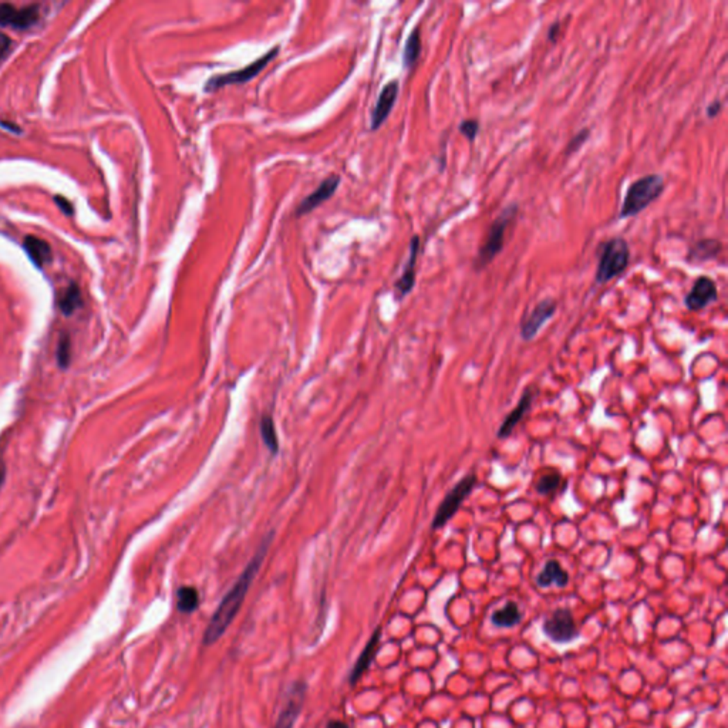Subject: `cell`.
Returning a JSON list of instances; mask_svg holds the SVG:
<instances>
[{
    "label": "cell",
    "mask_w": 728,
    "mask_h": 728,
    "mask_svg": "<svg viewBox=\"0 0 728 728\" xmlns=\"http://www.w3.org/2000/svg\"><path fill=\"white\" fill-rule=\"evenodd\" d=\"M271 539H272V535H269L260 544L256 555L248 563L245 571L242 572V575L235 582L232 589L227 593L221 605L218 606L217 612L213 613L211 622L205 630V634H204V644H213L227 632V629L232 623V620L239 612L242 602H244L247 593L267 553V548L269 545H271Z\"/></svg>",
    "instance_id": "cell-1"
},
{
    "label": "cell",
    "mask_w": 728,
    "mask_h": 728,
    "mask_svg": "<svg viewBox=\"0 0 728 728\" xmlns=\"http://www.w3.org/2000/svg\"><path fill=\"white\" fill-rule=\"evenodd\" d=\"M664 186V178L660 174H647L632 182L626 191L619 218H633L646 208H649L660 198Z\"/></svg>",
    "instance_id": "cell-2"
},
{
    "label": "cell",
    "mask_w": 728,
    "mask_h": 728,
    "mask_svg": "<svg viewBox=\"0 0 728 728\" xmlns=\"http://www.w3.org/2000/svg\"><path fill=\"white\" fill-rule=\"evenodd\" d=\"M518 209V204H509L501 211L497 220L491 224L483 244L481 245L477 256L474 258L472 265L475 271H481V269L487 267L502 252L505 245L506 229L511 225V222L515 220Z\"/></svg>",
    "instance_id": "cell-3"
},
{
    "label": "cell",
    "mask_w": 728,
    "mask_h": 728,
    "mask_svg": "<svg viewBox=\"0 0 728 728\" xmlns=\"http://www.w3.org/2000/svg\"><path fill=\"white\" fill-rule=\"evenodd\" d=\"M630 262V248L628 240L616 236L601 244L599 262L596 269V282L605 285L622 275Z\"/></svg>",
    "instance_id": "cell-4"
},
{
    "label": "cell",
    "mask_w": 728,
    "mask_h": 728,
    "mask_svg": "<svg viewBox=\"0 0 728 728\" xmlns=\"http://www.w3.org/2000/svg\"><path fill=\"white\" fill-rule=\"evenodd\" d=\"M475 485H477L475 474H468L458 481L450 490V492L445 495L443 502L440 504L436 512V517L433 520V524H431V528L437 531L445 526L452 520V517L456 514V511L460 509L463 502L470 497V494L475 488Z\"/></svg>",
    "instance_id": "cell-5"
},
{
    "label": "cell",
    "mask_w": 728,
    "mask_h": 728,
    "mask_svg": "<svg viewBox=\"0 0 728 728\" xmlns=\"http://www.w3.org/2000/svg\"><path fill=\"white\" fill-rule=\"evenodd\" d=\"M279 51H281V47L275 46L274 48H271L267 53H265L262 57H259L258 60H255L254 63L248 64L244 69L236 70V71H229V73H225V74H218V76H213V77L208 78V82L204 86V90L206 93H209V91H215V90H218V89L225 87V86L242 85V83L249 82V80L256 77L266 67L267 63H271L276 57V55H278Z\"/></svg>",
    "instance_id": "cell-6"
},
{
    "label": "cell",
    "mask_w": 728,
    "mask_h": 728,
    "mask_svg": "<svg viewBox=\"0 0 728 728\" xmlns=\"http://www.w3.org/2000/svg\"><path fill=\"white\" fill-rule=\"evenodd\" d=\"M544 633L556 643H568L579 634L569 609L555 610L553 614L545 620Z\"/></svg>",
    "instance_id": "cell-7"
},
{
    "label": "cell",
    "mask_w": 728,
    "mask_h": 728,
    "mask_svg": "<svg viewBox=\"0 0 728 728\" xmlns=\"http://www.w3.org/2000/svg\"><path fill=\"white\" fill-rule=\"evenodd\" d=\"M558 309L555 299H544L539 302L533 310L522 319L521 321V337L526 341L535 339V336L544 328L547 321H549Z\"/></svg>",
    "instance_id": "cell-8"
},
{
    "label": "cell",
    "mask_w": 728,
    "mask_h": 728,
    "mask_svg": "<svg viewBox=\"0 0 728 728\" xmlns=\"http://www.w3.org/2000/svg\"><path fill=\"white\" fill-rule=\"evenodd\" d=\"M718 299L716 282L709 276H700L686 294L684 305L691 312H700Z\"/></svg>",
    "instance_id": "cell-9"
},
{
    "label": "cell",
    "mask_w": 728,
    "mask_h": 728,
    "mask_svg": "<svg viewBox=\"0 0 728 728\" xmlns=\"http://www.w3.org/2000/svg\"><path fill=\"white\" fill-rule=\"evenodd\" d=\"M39 6H28L17 9L10 3H0V26L24 30L35 26L39 20Z\"/></svg>",
    "instance_id": "cell-10"
},
{
    "label": "cell",
    "mask_w": 728,
    "mask_h": 728,
    "mask_svg": "<svg viewBox=\"0 0 728 728\" xmlns=\"http://www.w3.org/2000/svg\"><path fill=\"white\" fill-rule=\"evenodd\" d=\"M306 694V686L303 682L294 683L286 697V703L276 720L274 728H293L303 707V700Z\"/></svg>",
    "instance_id": "cell-11"
},
{
    "label": "cell",
    "mask_w": 728,
    "mask_h": 728,
    "mask_svg": "<svg viewBox=\"0 0 728 728\" xmlns=\"http://www.w3.org/2000/svg\"><path fill=\"white\" fill-rule=\"evenodd\" d=\"M339 185H340L339 175H330L326 179H323L316 190L298 205V209H296V217H303V215L316 209L320 204L330 199L335 195Z\"/></svg>",
    "instance_id": "cell-12"
},
{
    "label": "cell",
    "mask_w": 728,
    "mask_h": 728,
    "mask_svg": "<svg viewBox=\"0 0 728 728\" xmlns=\"http://www.w3.org/2000/svg\"><path fill=\"white\" fill-rule=\"evenodd\" d=\"M398 91H400V83L397 82V80H393V82L387 83L383 87L379 98H377L375 107L371 114V130H379L383 125V123L389 118L393 107L396 104V100L398 97Z\"/></svg>",
    "instance_id": "cell-13"
},
{
    "label": "cell",
    "mask_w": 728,
    "mask_h": 728,
    "mask_svg": "<svg viewBox=\"0 0 728 728\" xmlns=\"http://www.w3.org/2000/svg\"><path fill=\"white\" fill-rule=\"evenodd\" d=\"M533 397H535V394L532 393L531 389H526L522 393V396H521V398H520V401L517 404V407L505 417V420L499 425V429H498V433H497V438L505 440V438H508L512 434V431L515 429V427L524 420L526 413L531 410Z\"/></svg>",
    "instance_id": "cell-14"
},
{
    "label": "cell",
    "mask_w": 728,
    "mask_h": 728,
    "mask_svg": "<svg viewBox=\"0 0 728 728\" xmlns=\"http://www.w3.org/2000/svg\"><path fill=\"white\" fill-rule=\"evenodd\" d=\"M418 251H420V238L416 235L413 236L411 244H410V256H409L407 265L406 267H404L401 278L396 283V289H397L400 298H404V296L409 294L416 285V265H417Z\"/></svg>",
    "instance_id": "cell-15"
},
{
    "label": "cell",
    "mask_w": 728,
    "mask_h": 728,
    "mask_svg": "<svg viewBox=\"0 0 728 728\" xmlns=\"http://www.w3.org/2000/svg\"><path fill=\"white\" fill-rule=\"evenodd\" d=\"M379 641H380V629H377L373 636L370 637L369 643L366 644V647L363 649V652L360 653L355 667L352 668V673H350V683L355 684L363 674L364 671L370 667L375 653H377V647H379Z\"/></svg>",
    "instance_id": "cell-16"
},
{
    "label": "cell",
    "mask_w": 728,
    "mask_h": 728,
    "mask_svg": "<svg viewBox=\"0 0 728 728\" xmlns=\"http://www.w3.org/2000/svg\"><path fill=\"white\" fill-rule=\"evenodd\" d=\"M23 248L37 267H43L46 263L51 262L53 254L50 245L46 240L37 236H26V239L23 240Z\"/></svg>",
    "instance_id": "cell-17"
},
{
    "label": "cell",
    "mask_w": 728,
    "mask_h": 728,
    "mask_svg": "<svg viewBox=\"0 0 728 728\" xmlns=\"http://www.w3.org/2000/svg\"><path fill=\"white\" fill-rule=\"evenodd\" d=\"M568 582H569V575L562 568L558 560L547 562L544 569L536 576V585L541 587H548L551 585L563 587L568 585Z\"/></svg>",
    "instance_id": "cell-18"
},
{
    "label": "cell",
    "mask_w": 728,
    "mask_h": 728,
    "mask_svg": "<svg viewBox=\"0 0 728 728\" xmlns=\"http://www.w3.org/2000/svg\"><path fill=\"white\" fill-rule=\"evenodd\" d=\"M722 249V244L716 238H704L694 242L689 251V259L693 262H706L714 259Z\"/></svg>",
    "instance_id": "cell-19"
},
{
    "label": "cell",
    "mask_w": 728,
    "mask_h": 728,
    "mask_svg": "<svg viewBox=\"0 0 728 728\" xmlns=\"http://www.w3.org/2000/svg\"><path fill=\"white\" fill-rule=\"evenodd\" d=\"M521 610L517 603L509 602L502 609L495 610L491 620L492 623L498 628H512L521 622Z\"/></svg>",
    "instance_id": "cell-20"
},
{
    "label": "cell",
    "mask_w": 728,
    "mask_h": 728,
    "mask_svg": "<svg viewBox=\"0 0 728 728\" xmlns=\"http://www.w3.org/2000/svg\"><path fill=\"white\" fill-rule=\"evenodd\" d=\"M199 606L198 590L191 586H182L177 592V607L181 613L190 614Z\"/></svg>",
    "instance_id": "cell-21"
},
{
    "label": "cell",
    "mask_w": 728,
    "mask_h": 728,
    "mask_svg": "<svg viewBox=\"0 0 728 728\" xmlns=\"http://www.w3.org/2000/svg\"><path fill=\"white\" fill-rule=\"evenodd\" d=\"M420 53H421V35H420V29L416 28L409 36L406 42V47H404V53H402L404 67L411 69L417 63L420 57Z\"/></svg>",
    "instance_id": "cell-22"
},
{
    "label": "cell",
    "mask_w": 728,
    "mask_h": 728,
    "mask_svg": "<svg viewBox=\"0 0 728 728\" xmlns=\"http://www.w3.org/2000/svg\"><path fill=\"white\" fill-rule=\"evenodd\" d=\"M82 306V293L76 283H71L59 299V308L64 314H71Z\"/></svg>",
    "instance_id": "cell-23"
},
{
    "label": "cell",
    "mask_w": 728,
    "mask_h": 728,
    "mask_svg": "<svg viewBox=\"0 0 728 728\" xmlns=\"http://www.w3.org/2000/svg\"><path fill=\"white\" fill-rule=\"evenodd\" d=\"M260 436L263 438V443L266 444L267 450L271 451L272 454H276L278 450H279V441H278V434H276V429H275V424L272 421V418L269 416H263L262 420H260Z\"/></svg>",
    "instance_id": "cell-24"
},
{
    "label": "cell",
    "mask_w": 728,
    "mask_h": 728,
    "mask_svg": "<svg viewBox=\"0 0 728 728\" xmlns=\"http://www.w3.org/2000/svg\"><path fill=\"white\" fill-rule=\"evenodd\" d=\"M560 474L559 472H549V474H544L541 478H539L535 483V490L538 494L541 495H549L552 494L553 491L558 490V487L560 485Z\"/></svg>",
    "instance_id": "cell-25"
},
{
    "label": "cell",
    "mask_w": 728,
    "mask_h": 728,
    "mask_svg": "<svg viewBox=\"0 0 728 728\" xmlns=\"http://www.w3.org/2000/svg\"><path fill=\"white\" fill-rule=\"evenodd\" d=\"M71 357V344L70 337L67 335H63L57 344V362L62 369H66L70 364Z\"/></svg>",
    "instance_id": "cell-26"
},
{
    "label": "cell",
    "mask_w": 728,
    "mask_h": 728,
    "mask_svg": "<svg viewBox=\"0 0 728 728\" xmlns=\"http://www.w3.org/2000/svg\"><path fill=\"white\" fill-rule=\"evenodd\" d=\"M458 131H460L470 143H474L479 132V121L475 118H465L458 125Z\"/></svg>",
    "instance_id": "cell-27"
},
{
    "label": "cell",
    "mask_w": 728,
    "mask_h": 728,
    "mask_svg": "<svg viewBox=\"0 0 728 728\" xmlns=\"http://www.w3.org/2000/svg\"><path fill=\"white\" fill-rule=\"evenodd\" d=\"M589 137H590V130L587 127L582 128L580 131H578L575 136L571 139L568 145H566V154L572 155L576 151H579L583 147V144L589 140Z\"/></svg>",
    "instance_id": "cell-28"
},
{
    "label": "cell",
    "mask_w": 728,
    "mask_h": 728,
    "mask_svg": "<svg viewBox=\"0 0 728 728\" xmlns=\"http://www.w3.org/2000/svg\"><path fill=\"white\" fill-rule=\"evenodd\" d=\"M55 202H56L57 206L62 209V212L67 215V217H71V215L74 213V208H73L71 202H70L67 198L57 195V197H55Z\"/></svg>",
    "instance_id": "cell-29"
},
{
    "label": "cell",
    "mask_w": 728,
    "mask_h": 728,
    "mask_svg": "<svg viewBox=\"0 0 728 728\" xmlns=\"http://www.w3.org/2000/svg\"><path fill=\"white\" fill-rule=\"evenodd\" d=\"M560 28H562V24H560L559 20H555V21L549 26V29H548V40H549L551 43H556V40H558V37H559V35H560Z\"/></svg>",
    "instance_id": "cell-30"
},
{
    "label": "cell",
    "mask_w": 728,
    "mask_h": 728,
    "mask_svg": "<svg viewBox=\"0 0 728 728\" xmlns=\"http://www.w3.org/2000/svg\"><path fill=\"white\" fill-rule=\"evenodd\" d=\"M721 110H722V103L720 100H716V101H713L711 104L707 105L706 114H707L709 118H714V117H717L721 113Z\"/></svg>",
    "instance_id": "cell-31"
},
{
    "label": "cell",
    "mask_w": 728,
    "mask_h": 728,
    "mask_svg": "<svg viewBox=\"0 0 728 728\" xmlns=\"http://www.w3.org/2000/svg\"><path fill=\"white\" fill-rule=\"evenodd\" d=\"M326 728H348V725H347L346 722H343V721L333 720V721H330V722L328 724Z\"/></svg>",
    "instance_id": "cell-32"
},
{
    "label": "cell",
    "mask_w": 728,
    "mask_h": 728,
    "mask_svg": "<svg viewBox=\"0 0 728 728\" xmlns=\"http://www.w3.org/2000/svg\"><path fill=\"white\" fill-rule=\"evenodd\" d=\"M0 125H2V127H5V128H9L10 131H16V132H20V130H19V128H15V127H13L15 124L6 123V121H0Z\"/></svg>",
    "instance_id": "cell-33"
},
{
    "label": "cell",
    "mask_w": 728,
    "mask_h": 728,
    "mask_svg": "<svg viewBox=\"0 0 728 728\" xmlns=\"http://www.w3.org/2000/svg\"><path fill=\"white\" fill-rule=\"evenodd\" d=\"M2 477H3V471L0 470V483H2Z\"/></svg>",
    "instance_id": "cell-34"
}]
</instances>
